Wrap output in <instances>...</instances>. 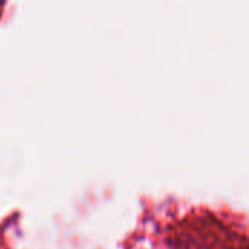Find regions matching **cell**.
Instances as JSON below:
<instances>
[]
</instances>
